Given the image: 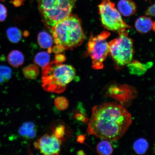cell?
Here are the masks:
<instances>
[{
    "label": "cell",
    "instance_id": "obj_27",
    "mask_svg": "<svg viewBox=\"0 0 155 155\" xmlns=\"http://www.w3.org/2000/svg\"><path fill=\"white\" fill-rule=\"evenodd\" d=\"M65 59L64 55L62 54H58L55 56V61L57 63H62L65 61Z\"/></svg>",
    "mask_w": 155,
    "mask_h": 155
},
{
    "label": "cell",
    "instance_id": "obj_26",
    "mask_svg": "<svg viewBox=\"0 0 155 155\" xmlns=\"http://www.w3.org/2000/svg\"><path fill=\"white\" fill-rule=\"evenodd\" d=\"M75 118L79 121H80L84 123H87L88 121V119L85 115L81 114H77L75 115Z\"/></svg>",
    "mask_w": 155,
    "mask_h": 155
},
{
    "label": "cell",
    "instance_id": "obj_4",
    "mask_svg": "<svg viewBox=\"0 0 155 155\" xmlns=\"http://www.w3.org/2000/svg\"><path fill=\"white\" fill-rule=\"evenodd\" d=\"M77 0H39L38 9L44 24L51 28L71 15Z\"/></svg>",
    "mask_w": 155,
    "mask_h": 155
},
{
    "label": "cell",
    "instance_id": "obj_20",
    "mask_svg": "<svg viewBox=\"0 0 155 155\" xmlns=\"http://www.w3.org/2000/svg\"><path fill=\"white\" fill-rule=\"evenodd\" d=\"M22 71L25 77L28 79H35L39 72L38 67L33 64L25 67L23 69Z\"/></svg>",
    "mask_w": 155,
    "mask_h": 155
},
{
    "label": "cell",
    "instance_id": "obj_33",
    "mask_svg": "<svg viewBox=\"0 0 155 155\" xmlns=\"http://www.w3.org/2000/svg\"></svg>",
    "mask_w": 155,
    "mask_h": 155
},
{
    "label": "cell",
    "instance_id": "obj_15",
    "mask_svg": "<svg viewBox=\"0 0 155 155\" xmlns=\"http://www.w3.org/2000/svg\"><path fill=\"white\" fill-rule=\"evenodd\" d=\"M7 61L12 66L18 68L24 63L25 57L22 52L18 50H13L9 53Z\"/></svg>",
    "mask_w": 155,
    "mask_h": 155
},
{
    "label": "cell",
    "instance_id": "obj_19",
    "mask_svg": "<svg viewBox=\"0 0 155 155\" xmlns=\"http://www.w3.org/2000/svg\"><path fill=\"white\" fill-rule=\"evenodd\" d=\"M50 56L48 52L42 51L38 53L35 56V63L43 68L50 63Z\"/></svg>",
    "mask_w": 155,
    "mask_h": 155
},
{
    "label": "cell",
    "instance_id": "obj_12",
    "mask_svg": "<svg viewBox=\"0 0 155 155\" xmlns=\"http://www.w3.org/2000/svg\"><path fill=\"white\" fill-rule=\"evenodd\" d=\"M153 64L149 62L147 64L142 63L137 61L131 62L127 65L129 72L132 74L140 76L144 74L148 69L152 67Z\"/></svg>",
    "mask_w": 155,
    "mask_h": 155
},
{
    "label": "cell",
    "instance_id": "obj_30",
    "mask_svg": "<svg viewBox=\"0 0 155 155\" xmlns=\"http://www.w3.org/2000/svg\"><path fill=\"white\" fill-rule=\"evenodd\" d=\"M23 35L25 37L28 36V31H25L24 33L23 34Z\"/></svg>",
    "mask_w": 155,
    "mask_h": 155
},
{
    "label": "cell",
    "instance_id": "obj_23",
    "mask_svg": "<svg viewBox=\"0 0 155 155\" xmlns=\"http://www.w3.org/2000/svg\"><path fill=\"white\" fill-rule=\"evenodd\" d=\"M12 70L10 67L4 65H0V75L5 78L8 82L12 78Z\"/></svg>",
    "mask_w": 155,
    "mask_h": 155
},
{
    "label": "cell",
    "instance_id": "obj_18",
    "mask_svg": "<svg viewBox=\"0 0 155 155\" xmlns=\"http://www.w3.org/2000/svg\"><path fill=\"white\" fill-rule=\"evenodd\" d=\"M149 148L148 143L146 139L141 138L136 140L133 144V149L137 154H144Z\"/></svg>",
    "mask_w": 155,
    "mask_h": 155
},
{
    "label": "cell",
    "instance_id": "obj_9",
    "mask_svg": "<svg viewBox=\"0 0 155 155\" xmlns=\"http://www.w3.org/2000/svg\"><path fill=\"white\" fill-rule=\"evenodd\" d=\"M137 92L134 87L127 85H112L108 91V96L125 105L135 98Z\"/></svg>",
    "mask_w": 155,
    "mask_h": 155
},
{
    "label": "cell",
    "instance_id": "obj_3",
    "mask_svg": "<svg viewBox=\"0 0 155 155\" xmlns=\"http://www.w3.org/2000/svg\"><path fill=\"white\" fill-rule=\"evenodd\" d=\"M75 76L76 71L72 66L53 61L43 68L42 87L46 91L60 94Z\"/></svg>",
    "mask_w": 155,
    "mask_h": 155
},
{
    "label": "cell",
    "instance_id": "obj_5",
    "mask_svg": "<svg viewBox=\"0 0 155 155\" xmlns=\"http://www.w3.org/2000/svg\"><path fill=\"white\" fill-rule=\"evenodd\" d=\"M119 38L108 43L109 53L118 67H121L130 63L133 59L134 53L133 41L128 37L126 29L118 32Z\"/></svg>",
    "mask_w": 155,
    "mask_h": 155
},
{
    "label": "cell",
    "instance_id": "obj_22",
    "mask_svg": "<svg viewBox=\"0 0 155 155\" xmlns=\"http://www.w3.org/2000/svg\"><path fill=\"white\" fill-rule=\"evenodd\" d=\"M55 105L60 110L66 109L69 106V102L66 98L63 97H58L55 100Z\"/></svg>",
    "mask_w": 155,
    "mask_h": 155
},
{
    "label": "cell",
    "instance_id": "obj_8",
    "mask_svg": "<svg viewBox=\"0 0 155 155\" xmlns=\"http://www.w3.org/2000/svg\"><path fill=\"white\" fill-rule=\"evenodd\" d=\"M63 141L52 133L45 134L35 142L34 147L42 154L45 155H58L61 150Z\"/></svg>",
    "mask_w": 155,
    "mask_h": 155
},
{
    "label": "cell",
    "instance_id": "obj_24",
    "mask_svg": "<svg viewBox=\"0 0 155 155\" xmlns=\"http://www.w3.org/2000/svg\"><path fill=\"white\" fill-rule=\"evenodd\" d=\"M7 15L6 8L4 5L0 3V22H3L5 20Z\"/></svg>",
    "mask_w": 155,
    "mask_h": 155
},
{
    "label": "cell",
    "instance_id": "obj_2",
    "mask_svg": "<svg viewBox=\"0 0 155 155\" xmlns=\"http://www.w3.org/2000/svg\"><path fill=\"white\" fill-rule=\"evenodd\" d=\"M51 32L56 45L52 52L57 54L80 46L85 38L80 19L74 15L58 22L51 28Z\"/></svg>",
    "mask_w": 155,
    "mask_h": 155
},
{
    "label": "cell",
    "instance_id": "obj_28",
    "mask_svg": "<svg viewBox=\"0 0 155 155\" xmlns=\"http://www.w3.org/2000/svg\"><path fill=\"white\" fill-rule=\"evenodd\" d=\"M11 2L14 6L18 7L21 6L22 5L23 2L22 0H12Z\"/></svg>",
    "mask_w": 155,
    "mask_h": 155
},
{
    "label": "cell",
    "instance_id": "obj_10",
    "mask_svg": "<svg viewBox=\"0 0 155 155\" xmlns=\"http://www.w3.org/2000/svg\"><path fill=\"white\" fill-rule=\"evenodd\" d=\"M118 9L121 14L125 17H129L135 14L137 6L131 0H120L117 4Z\"/></svg>",
    "mask_w": 155,
    "mask_h": 155
},
{
    "label": "cell",
    "instance_id": "obj_11",
    "mask_svg": "<svg viewBox=\"0 0 155 155\" xmlns=\"http://www.w3.org/2000/svg\"><path fill=\"white\" fill-rule=\"evenodd\" d=\"M18 133L21 136L25 139H34L37 135L36 126L32 122H25L19 127Z\"/></svg>",
    "mask_w": 155,
    "mask_h": 155
},
{
    "label": "cell",
    "instance_id": "obj_16",
    "mask_svg": "<svg viewBox=\"0 0 155 155\" xmlns=\"http://www.w3.org/2000/svg\"><path fill=\"white\" fill-rule=\"evenodd\" d=\"M6 33L8 39L12 43H18L22 38V32L16 27H9L7 29Z\"/></svg>",
    "mask_w": 155,
    "mask_h": 155
},
{
    "label": "cell",
    "instance_id": "obj_7",
    "mask_svg": "<svg viewBox=\"0 0 155 155\" xmlns=\"http://www.w3.org/2000/svg\"><path fill=\"white\" fill-rule=\"evenodd\" d=\"M98 8L102 24L107 30L119 32L131 28L123 20L115 3L111 0H102Z\"/></svg>",
    "mask_w": 155,
    "mask_h": 155
},
{
    "label": "cell",
    "instance_id": "obj_17",
    "mask_svg": "<svg viewBox=\"0 0 155 155\" xmlns=\"http://www.w3.org/2000/svg\"><path fill=\"white\" fill-rule=\"evenodd\" d=\"M96 149L98 153L101 155H111L113 151L111 143L106 140L99 143L97 145Z\"/></svg>",
    "mask_w": 155,
    "mask_h": 155
},
{
    "label": "cell",
    "instance_id": "obj_29",
    "mask_svg": "<svg viewBox=\"0 0 155 155\" xmlns=\"http://www.w3.org/2000/svg\"><path fill=\"white\" fill-rule=\"evenodd\" d=\"M7 82L6 80L4 77L1 75H0V84H3L5 82Z\"/></svg>",
    "mask_w": 155,
    "mask_h": 155
},
{
    "label": "cell",
    "instance_id": "obj_13",
    "mask_svg": "<svg viewBox=\"0 0 155 155\" xmlns=\"http://www.w3.org/2000/svg\"><path fill=\"white\" fill-rule=\"evenodd\" d=\"M153 22L148 17L141 16L137 19L135 27L137 31L141 33H146L152 28Z\"/></svg>",
    "mask_w": 155,
    "mask_h": 155
},
{
    "label": "cell",
    "instance_id": "obj_31",
    "mask_svg": "<svg viewBox=\"0 0 155 155\" xmlns=\"http://www.w3.org/2000/svg\"><path fill=\"white\" fill-rule=\"evenodd\" d=\"M153 30L155 32V22H153Z\"/></svg>",
    "mask_w": 155,
    "mask_h": 155
},
{
    "label": "cell",
    "instance_id": "obj_14",
    "mask_svg": "<svg viewBox=\"0 0 155 155\" xmlns=\"http://www.w3.org/2000/svg\"><path fill=\"white\" fill-rule=\"evenodd\" d=\"M38 40L41 47L47 49L48 53H51L54 42L53 36L45 31L41 32L38 34Z\"/></svg>",
    "mask_w": 155,
    "mask_h": 155
},
{
    "label": "cell",
    "instance_id": "obj_1",
    "mask_svg": "<svg viewBox=\"0 0 155 155\" xmlns=\"http://www.w3.org/2000/svg\"><path fill=\"white\" fill-rule=\"evenodd\" d=\"M132 121L130 114L123 106L104 103L92 108L87 132L98 138L117 140L124 135Z\"/></svg>",
    "mask_w": 155,
    "mask_h": 155
},
{
    "label": "cell",
    "instance_id": "obj_25",
    "mask_svg": "<svg viewBox=\"0 0 155 155\" xmlns=\"http://www.w3.org/2000/svg\"><path fill=\"white\" fill-rule=\"evenodd\" d=\"M145 13L146 15L155 17V3L148 8Z\"/></svg>",
    "mask_w": 155,
    "mask_h": 155
},
{
    "label": "cell",
    "instance_id": "obj_32",
    "mask_svg": "<svg viewBox=\"0 0 155 155\" xmlns=\"http://www.w3.org/2000/svg\"><path fill=\"white\" fill-rule=\"evenodd\" d=\"M1 1H2V2H5V0H1ZM22 1L24 2V1H25V0H22Z\"/></svg>",
    "mask_w": 155,
    "mask_h": 155
},
{
    "label": "cell",
    "instance_id": "obj_6",
    "mask_svg": "<svg viewBox=\"0 0 155 155\" xmlns=\"http://www.w3.org/2000/svg\"><path fill=\"white\" fill-rule=\"evenodd\" d=\"M110 33L104 31L100 34L91 35L87 46V53L92 60L93 69L103 68L104 62L109 53V48L107 40Z\"/></svg>",
    "mask_w": 155,
    "mask_h": 155
},
{
    "label": "cell",
    "instance_id": "obj_21",
    "mask_svg": "<svg viewBox=\"0 0 155 155\" xmlns=\"http://www.w3.org/2000/svg\"><path fill=\"white\" fill-rule=\"evenodd\" d=\"M52 134L63 141L64 140L66 134L65 127L63 125L60 124L54 127L52 129Z\"/></svg>",
    "mask_w": 155,
    "mask_h": 155
}]
</instances>
